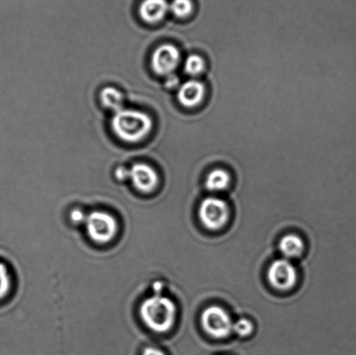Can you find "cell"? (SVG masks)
Returning a JSON list of instances; mask_svg holds the SVG:
<instances>
[{
	"label": "cell",
	"instance_id": "6da1fadb",
	"mask_svg": "<svg viewBox=\"0 0 356 355\" xmlns=\"http://www.w3.org/2000/svg\"><path fill=\"white\" fill-rule=\"evenodd\" d=\"M176 315L175 304L172 299L162 295H152L142 302L140 317L152 332H168L175 323Z\"/></svg>",
	"mask_w": 356,
	"mask_h": 355
},
{
	"label": "cell",
	"instance_id": "7a4b0ae2",
	"mask_svg": "<svg viewBox=\"0 0 356 355\" xmlns=\"http://www.w3.org/2000/svg\"><path fill=\"white\" fill-rule=\"evenodd\" d=\"M111 127L121 140L137 142L151 133L153 121L144 111L124 108L114 113Z\"/></svg>",
	"mask_w": 356,
	"mask_h": 355
},
{
	"label": "cell",
	"instance_id": "3957f363",
	"mask_svg": "<svg viewBox=\"0 0 356 355\" xmlns=\"http://www.w3.org/2000/svg\"><path fill=\"white\" fill-rule=\"evenodd\" d=\"M87 235L92 242L106 245L113 241L118 231L117 219L106 211L95 210L87 215L85 224Z\"/></svg>",
	"mask_w": 356,
	"mask_h": 355
},
{
	"label": "cell",
	"instance_id": "277c9868",
	"mask_svg": "<svg viewBox=\"0 0 356 355\" xmlns=\"http://www.w3.org/2000/svg\"><path fill=\"white\" fill-rule=\"evenodd\" d=\"M202 326L208 335L216 339H225L233 331L232 317L219 306H211L202 314Z\"/></svg>",
	"mask_w": 356,
	"mask_h": 355
},
{
	"label": "cell",
	"instance_id": "5b68a950",
	"mask_svg": "<svg viewBox=\"0 0 356 355\" xmlns=\"http://www.w3.org/2000/svg\"><path fill=\"white\" fill-rule=\"evenodd\" d=\"M198 214L205 228L211 231H218L229 221V208L225 201L209 197L202 201Z\"/></svg>",
	"mask_w": 356,
	"mask_h": 355
},
{
	"label": "cell",
	"instance_id": "8992f818",
	"mask_svg": "<svg viewBox=\"0 0 356 355\" xmlns=\"http://www.w3.org/2000/svg\"><path fill=\"white\" fill-rule=\"evenodd\" d=\"M268 279L277 290H289L295 286L298 281V271L289 260H275L268 269Z\"/></svg>",
	"mask_w": 356,
	"mask_h": 355
},
{
	"label": "cell",
	"instance_id": "52a82bcc",
	"mask_svg": "<svg viewBox=\"0 0 356 355\" xmlns=\"http://www.w3.org/2000/svg\"><path fill=\"white\" fill-rule=\"evenodd\" d=\"M181 62L179 50L175 45L165 44L160 45L153 52L152 66L156 74L161 76L172 75L176 71Z\"/></svg>",
	"mask_w": 356,
	"mask_h": 355
},
{
	"label": "cell",
	"instance_id": "ba28073f",
	"mask_svg": "<svg viewBox=\"0 0 356 355\" xmlns=\"http://www.w3.org/2000/svg\"><path fill=\"white\" fill-rule=\"evenodd\" d=\"M130 180L132 185L139 192L149 194L158 187L159 176L151 165L138 163L130 169Z\"/></svg>",
	"mask_w": 356,
	"mask_h": 355
},
{
	"label": "cell",
	"instance_id": "9c48e42d",
	"mask_svg": "<svg viewBox=\"0 0 356 355\" xmlns=\"http://www.w3.org/2000/svg\"><path fill=\"white\" fill-rule=\"evenodd\" d=\"M205 87L204 83L197 80H188L181 85L177 90V99L181 106L193 108L198 106L204 99Z\"/></svg>",
	"mask_w": 356,
	"mask_h": 355
},
{
	"label": "cell",
	"instance_id": "30bf717a",
	"mask_svg": "<svg viewBox=\"0 0 356 355\" xmlns=\"http://www.w3.org/2000/svg\"><path fill=\"white\" fill-rule=\"evenodd\" d=\"M170 9L166 0H144L139 7V14L147 23H156L165 17Z\"/></svg>",
	"mask_w": 356,
	"mask_h": 355
},
{
	"label": "cell",
	"instance_id": "8fae6325",
	"mask_svg": "<svg viewBox=\"0 0 356 355\" xmlns=\"http://www.w3.org/2000/svg\"><path fill=\"white\" fill-rule=\"evenodd\" d=\"M279 249L286 259L298 258L302 255L305 245L298 236L287 235L281 239Z\"/></svg>",
	"mask_w": 356,
	"mask_h": 355
},
{
	"label": "cell",
	"instance_id": "7c38bea8",
	"mask_svg": "<svg viewBox=\"0 0 356 355\" xmlns=\"http://www.w3.org/2000/svg\"><path fill=\"white\" fill-rule=\"evenodd\" d=\"M230 176L229 172L222 169H215L208 174L205 180L206 189L212 192H220L229 186Z\"/></svg>",
	"mask_w": 356,
	"mask_h": 355
},
{
	"label": "cell",
	"instance_id": "4fadbf2b",
	"mask_svg": "<svg viewBox=\"0 0 356 355\" xmlns=\"http://www.w3.org/2000/svg\"><path fill=\"white\" fill-rule=\"evenodd\" d=\"M100 99L104 106L114 113L124 109V96L120 90L113 87H106L100 93Z\"/></svg>",
	"mask_w": 356,
	"mask_h": 355
},
{
	"label": "cell",
	"instance_id": "5bb4252c",
	"mask_svg": "<svg viewBox=\"0 0 356 355\" xmlns=\"http://www.w3.org/2000/svg\"><path fill=\"white\" fill-rule=\"evenodd\" d=\"M204 58L199 55H190L184 62V72L192 76L200 75L204 71Z\"/></svg>",
	"mask_w": 356,
	"mask_h": 355
},
{
	"label": "cell",
	"instance_id": "9a60e30c",
	"mask_svg": "<svg viewBox=\"0 0 356 355\" xmlns=\"http://www.w3.org/2000/svg\"><path fill=\"white\" fill-rule=\"evenodd\" d=\"M170 10L174 15L178 17H185L190 15L193 10L191 0H173L170 5Z\"/></svg>",
	"mask_w": 356,
	"mask_h": 355
},
{
	"label": "cell",
	"instance_id": "2e32d148",
	"mask_svg": "<svg viewBox=\"0 0 356 355\" xmlns=\"http://www.w3.org/2000/svg\"><path fill=\"white\" fill-rule=\"evenodd\" d=\"M253 323L248 319H240L233 324V331L241 337H247L252 333Z\"/></svg>",
	"mask_w": 356,
	"mask_h": 355
},
{
	"label": "cell",
	"instance_id": "e0dca14e",
	"mask_svg": "<svg viewBox=\"0 0 356 355\" xmlns=\"http://www.w3.org/2000/svg\"><path fill=\"white\" fill-rule=\"evenodd\" d=\"M10 288V277L6 267L0 263V299L5 297Z\"/></svg>",
	"mask_w": 356,
	"mask_h": 355
},
{
	"label": "cell",
	"instance_id": "ac0fdd59",
	"mask_svg": "<svg viewBox=\"0 0 356 355\" xmlns=\"http://www.w3.org/2000/svg\"><path fill=\"white\" fill-rule=\"evenodd\" d=\"M87 215L88 214H86L85 211L80 210V208H75V210H72L70 218H71L72 224L82 225L85 224Z\"/></svg>",
	"mask_w": 356,
	"mask_h": 355
},
{
	"label": "cell",
	"instance_id": "d6986e66",
	"mask_svg": "<svg viewBox=\"0 0 356 355\" xmlns=\"http://www.w3.org/2000/svg\"><path fill=\"white\" fill-rule=\"evenodd\" d=\"M115 176L120 182L130 180V169L125 168L124 166L118 167L115 170Z\"/></svg>",
	"mask_w": 356,
	"mask_h": 355
},
{
	"label": "cell",
	"instance_id": "ffe728a7",
	"mask_svg": "<svg viewBox=\"0 0 356 355\" xmlns=\"http://www.w3.org/2000/svg\"><path fill=\"white\" fill-rule=\"evenodd\" d=\"M179 85V80H178L177 76L170 75L168 76V79H167L165 82V86L168 89H175L177 86Z\"/></svg>",
	"mask_w": 356,
	"mask_h": 355
},
{
	"label": "cell",
	"instance_id": "44dd1931",
	"mask_svg": "<svg viewBox=\"0 0 356 355\" xmlns=\"http://www.w3.org/2000/svg\"><path fill=\"white\" fill-rule=\"evenodd\" d=\"M142 355H166L161 349L155 347H148L143 351Z\"/></svg>",
	"mask_w": 356,
	"mask_h": 355
}]
</instances>
